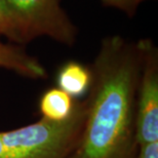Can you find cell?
<instances>
[{
  "instance_id": "30bf717a",
  "label": "cell",
  "mask_w": 158,
  "mask_h": 158,
  "mask_svg": "<svg viewBox=\"0 0 158 158\" xmlns=\"http://www.w3.org/2000/svg\"><path fill=\"white\" fill-rule=\"evenodd\" d=\"M134 158H158V142L138 146Z\"/></svg>"
},
{
  "instance_id": "6da1fadb",
  "label": "cell",
  "mask_w": 158,
  "mask_h": 158,
  "mask_svg": "<svg viewBox=\"0 0 158 158\" xmlns=\"http://www.w3.org/2000/svg\"><path fill=\"white\" fill-rule=\"evenodd\" d=\"M142 68L139 44L107 37L90 67L85 118L71 158H134L135 97Z\"/></svg>"
},
{
  "instance_id": "7a4b0ae2",
  "label": "cell",
  "mask_w": 158,
  "mask_h": 158,
  "mask_svg": "<svg viewBox=\"0 0 158 158\" xmlns=\"http://www.w3.org/2000/svg\"><path fill=\"white\" fill-rule=\"evenodd\" d=\"M85 118V102L64 122L41 118L31 124L0 131V158H71Z\"/></svg>"
},
{
  "instance_id": "277c9868",
  "label": "cell",
  "mask_w": 158,
  "mask_h": 158,
  "mask_svg": "<svg viewBox=\"0 0 158 158\" xmlns=\"http://www.w3.org/2000/svg\"><path fill=\"white\" fill-rule=\"evenodd\" d=\"M8 7L34 39L46 36L73 45L77 30L60 5L59 0H5Z\"/></svg>"
},
{
  "instance_id": "3957f363",
  "label": "cell",
  "mask_w": 158,
  "mask_h": 158,
  "mask_svg": "<svg viewBox=\"0 0 158 158\" xmlns=\"http://www.w3.org/2000/svg\"><path fill=\"white\" fill-rule=\"evenodd\" d=\"M142 68L135 97V145L158 142V52L152 41H139Z\"/></svg>"
},
{
  "instance_id": "52a82bcc",
  "label": "cell",
  "mask_w": 158,
  "mask_h": 158,
  "mask_svg": "<svg viewBox=\"0 0 158 158\" xmlns=\"http://www.w3.org/2000/svg\"><path fill=\"white\" fill-rule=\"evenodd\" d=\"M91 71L82 63L69 61L59 69L56 74V84L74 99H78L88 93L91 85Z\"/></svg>"
},
{
  "instance_id": "ba28073f",
  "label": "cell",
  "mask_w": 158,
  "mask_h": 158,
  "mask_svg": "<svg viewBox=\"0 0 158 158\" xmlns=\"http://www.w3.org/2000/svg\"><path fill=\"white\" fill-rule=\"evenodd\" d=\"M7 37L15 43L25 44L34 38L8 7L5 0H0V36Z\"/></svg>"
},
{
  "instance_id": "5b68a950",
  "label": "cell",
  "mask_w": 158,
  "mask_h": 158,
  "mask_svg": "<svg viewBox=\"0 0 158 158\" xmlns=\"http://www.w3.org/2000/svg\"><path fill=\"white\" fill-rule=\"evenodd\" d=\"M0 68H4L21 76L31 79H43L47 72L34 56L28 55L21 46L4 43L0 39Z\"/></svg>"
},
{
  "instance_id": "8992f818",
  "label": "cell",
  "mask_w": 158,
  "mask_h": 158,
  "mask_svg": "<svg viewBox=\"0 0 158 158\" xmlns=\"http://www.w3.org/2000/svg\"><path fill=\"white\" fill-rule=\"evenodd\" d=\"M78 100L69 96L59 87L45 90L39 100L41 118L52 122H64L71 118L76 109Z\"/></svg>"
},
{
  "instance_id": "9c48e42d",
  "label": "cell",
  "mask_w": 158,
  "mask_h": 158,
  "mask_svg": "<svg viewBox=\"0 0 158 158\" xmlns=\"http://www.w3.org/2000/svg\"><path fill=\"white\" fill-rule=\"evenodd\" d=\"M105 5L113 6L124 11L129 17H132L141 3L146 0H101Z\"/></svg>"
}]
</instances>
